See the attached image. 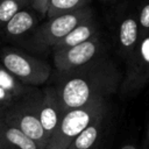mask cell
I'll use <instances>...</instances> for the list:
<instances>
[{
    "instance_id": "603a6c76",
    "label": "cell",
    "mask_w": 149,
    "mask_h": 149,
    "mask_svg": "<svg viewBox=\"0 0 149 149\" xmlns=\"http://www.w3.org/2000/svg\"><path fill=\"white\" fill-rule=\"evenodd\" d=\"M107 1H109V2H116L118 0H107Z\"/></svg>"
},
{
    "instance_id": "4fadbf2b",
    "label": "cell",
    "mask_w": 149,
    "mask_h": 149,
    "mask_svg": "<svg viewBox=\"0 0 149 149\" xmlns=\"http://www.w3.org/2000/svg\"><path fill=\"white\" fill-rule=\"evenodd\" d=\"M36 24H37L36 15L33 12L22 8L1 29L3 30V34L6 36L16 38L26 35L31 30H35L37 28Z\"/></svg>"
},
{
    "instance_id": "7a4b0ae2",
    "label": "cell",
    "mask_w": 149,
    "mask_h": 149,
    "mask_svg": "<svg viewBox=\"0 0 149 149\" xmlns=\"http://www.w3.org/2000/svg\"><path fill=\"white\" fill-rule=\"evenodd\" d=\"M107 109H109L108 100L98 99L83 107L65 112L55 135L45 149H68L74 139Z\"/></svg>"
},
{
    "instance_id": "8992f818",
    "label": "cell",
    "mask_w": 149,
    "mask_h": 149,
    "mask_svg": "<svg viewBox=\"0 0 149 149\" xmlns=\"http://www.w3.org/2000/svg\"><path fill=\"white\" fill-rule=\"evenodd\" d=\"M149 84V35L141 37L137 47L126 61V73L120 85V95H136Z\"/></svg>"
},
{
    "instance_id": "e0dca14e",
    "label": "cell",
    "mask_w": 149,
    "mask_h": 149,
    "mask_svg": "<svg viewBox=\"0 0 149 149\" xmlns=\"http://www.w3.org/2000/svg\"><path fill=\"white\" fill-rule=\"evenodd\" d=\"M23 7L12 0H0V28H2Z\"/></svg>"
},
{
    "instance_id": "5b68a950",
    "label": "cell",
    "mask_w": 149,
    "mask_h": 149,
    "mask_svg": "<svg viewBox=\"0 0 149 149\" xmlns=\"http://www.w3.org/2000/svg\"><path fill=\"white\" fill-rule=\"evenodd\" d=\"M40 98L41 91L38 90L28 98L22 99L10 106L3 119L16 126L28 137L35 141L41 149H45L49 142L38 116Z\"/></svg>"
},
{
    "instance_id": "ba28073f",
    "label": "cell",
    "mask_w": 149,
    "mask_h": 149,
    "mask_svg": "<svg viewBox=\"0 0 149 149\" xmlns=\"http://www.w3.org/2000/svg\"><path fill=\"white\" fill-rule=\"evenodd\" d=\"M65 112L61 102L57 90L54 85L47 86L41 91L40 105H38V116L44 129L48 142L55 135Z\"/></svg>"
},
{
    "instance_id": "ac0fdd59",
    "label": "cell",
    "mask_w": 149,
    "mask_h": 149,
    "mask_svg": "<svg viewBox=\"0 0 149 149\" xmlns=\"http://www.w3.org/2000/svg\"><path fill=\"white\" fill-rule=\"evenodd\" d=\"M30 5L31 7L40 13L42 16H47V10H48V6H49V0H30Z\"/></svg>"
},
{
    "instance_id": "7c38bea8",
    "label": "cell",
    "mask_w": 149,
    "mask_h": 149,
    "mask_svg": "<svg viewBox=\"0 0 149 149\" xmlns=\"http://www.w3.org/2000/svg\"><path fill=\"white\" fill-rule=\"evenodd\" d=\"M97 34H99V26H98L97 21L94 20V17H92V19L83 22L78 27H76L73 30H71L64 38H62L52 48V51L76 47L80 43L88 41L93 36H95Z\"/></svg>"
},
{
    "instance_id": "9a60e30c",
    "label": "cell",
    "mask_w": 149,
    "mask_h": 149,
    "mask_svg": "<svg viewBox=\"0 0 149 149\" xmlns=\"http://www.w3.org/2000/svg\"><path fill=\"white\" fill-rule=\"evenodd\" d=\"M90 2L91 0H49L47 17L51 19L61 14L78 10L80 8L87 7Z\"/></svg>"
},
{
    "instance_id": "30bf717a",
    "label": "cell",
    "mask_w": 149,
    "mask_h": 149,
    "mask_svg": "<svg viewBox=\"0 0 149 149\" xmlns=\"http://www.w3.org/2000/svg\"><path fill=\"white\" fill-rule=\"evenodd\" d=\"M109 109L101 113L88 127H86L68 149H97L107 128Z\"/></svg>"
},
{
    "instance_id": "8fae6325",
    "label": "cell",
    "mask_w": 149,
    "mask_h": 149,
    "mask_svg": "<svg viewBox=\"0 0 149 149\" xmlns=\"http://www.w3.org/2000/svg\"><path fill=\"white\" fill-rule=\"evenodd\" d=\"M0 149H41L38 144L3 118L0 119Z\"/></svg>"
},
{
    "instance_id": "7402d4cb",
    "label": "cell",
    "mask_w": 149,
    "mask_h": 149,
    "mask_svg": "<svg viewBox=\"0 0 149 149\" xmlns=\"http://www.w3.org/2000/svg\"><path fill=\"white\" fill-rule=\"evenodd\" d=\"M147 141H148V146H149V121H148V129H147Z\"/></svg>"
},
{
    "instance_id": "3957f363",
    "label": "cell",
    "mask_w": 149,
    "mask_h": 149,
    "mask_svg": "<svg viewBox=\"0 0 149 149\" xmlns=\"http://www.w3.org/2000/svg\"><path fill=\"white\" fill-rule=\"evenodd\" d=\"M92 17H94L93 10L87 6L71 13L48 19L43 24L38 26L34 30L29 38V45L38 51L52 49L71 30Z\"/></svg>"
},
{
    "instance_id": "5bb4252c",
    "label": "cell",
    "mask_w": 149,
    "mask_h": 149,
    "mask_svg": "<svg viewBox=\"0 0 149 149\" xmlns=\"http://www.w3.org/2000/svg\"><path fill=\"white\" fill-rule=\"evenodd\" d=\"M0 87L10 92L19 99L28 98L29 95L34 94L38 90L31 86H27L22 84L20 80H17L10 72H8L3 65L0 63Z\"/></svg>"
},
{
    "instance_id": "277c9868",
    "label": "cell",
    "mask_w": 149,
    "mask_h": 149,
    "mask_svg": "<svg viewBox=\"0 0 149 149\" xmlns=\"http://www.w3.org/2000/svg\"><path fill=\"white\" fill-rule=\"evenodd\" d=\"M0 63L17 80L27 86H40L51 77V66L22 50L3 47L0 49Z\"/></svg>"
},
{
    "instance_id": "cb8c5ba5",
    "label": "cell",
    "mask_w": 149,
    "mask_h": 149,
    "mask_svg": "<svg viewBox=\"0 0 149 149\" xmlns=\"http://www.w3.org/2000/svg\"><path fill=\"white\" fill-rule=\"evenodd\" d=\"M99 1H107V0H99Z\"/></svg>"
},
{
    "instance_id": "44dd1931",
    "label": "cell",
    "mask_w": 149,
    "mask_h": 149,
    "mask_svg": "<svg viewBox=\"0 0 149 149\" xmlns=\"http://www.w3.org/2000/svg\"><path fill=\"white\" fill-rule=\"evenodd\" d=\"M12 1H15V2L20 3L22 7H24V6H27V5L30 3V0H12Z\"/></svg>"
},
{
    "instance_id": "d6986e66",
    "label": "cell",
    "mask_w": 149,
    "mask_h": 149,
    "mask_svg": "<svg viewBox=\"0 0 149 149\" xmlns=\"http://www.w3.org/2000/svg\"><path fill=\"white\" fill-rule=\"evenodd\" d=\"M8 109H9V107H8V106L0 104V119H2V118L5 116V114L7 113V111H8Z\"/></svg>"
},
{
    "instance_id": "52a82bcc",
    "label": "cell",
    "mask_w": 149,
    "mask_h": 149,
    "mask_svg": "<svg viewBox=\"0 0 149 149\" xmlns=\"http://www.w3.org/2000/svg\"><path fill=\"white\" fill-rule=\"evenodd\" d=\"M54 65L56 72H68L79 69L105 55V44L100 33L76 47L54 50Z\"/></svg>"
},
{
    "instance_id": "ffe728a7",
    "label": "cell",
    "mask_w": 149,
    "mask_h": 149,
    "mask_svg": "<svg viewBox=\"0 0 149 149\" xmlns=\"http://www.w3.org/2000/svg\"><path fill=\"white\" fill-rule=\"evenodd\" d=\"M120 149H137V147H136V144H134V143H126V144H123Z\"/></svg>"
},
{
    "instance_id": "2e32d148",
    "label": "cell",
    "mask_w": 149,
    "mask_h": 149,
    "mask_svg": "<svg viewBox=\"0 0 149 149\" xmlns=\"http://www.w3.org/2000/svg\"><path fill=\"white\" fill-rule=\"evenodd\" d=\"M135 13L141 38L149 35V0H143Z\"/></svg>"
},
{
    "instance_id": "9c48e42d",
    "label": "cell",
    "mask_w": 149,
    "mask_h": 149,
    "mask_svg": "<svg viewBox=\"0 0 149 149\" xmlns=\"http://www.w3.org/2000/svg\"><path fill=\"white\" fill-rule=\"evenodd\" d=\"M141 38H140L136 13L133 12L125 13L119 20L118 31H116L118 51L125 61H127L129 56L133 54Z\"/></svg>"
},
{
    "instance_id": "6da1fadb",
    "label": "cell",
    "mask_w": 149,
    "mask_h": 149,
    "mask_svg": "<svg viewBox=\"0 0 149 149\" xmlns=\"http://www.w3.org/2000/svg\"><path fill=\"white\" fill-rule=\"evenodd\" d=\"M122 73L116 64L104 55L72 71L56 72L54 86L64 112L88 105L93 100L109 99L120 90Z\"/></svg>"
}]
</instances>
